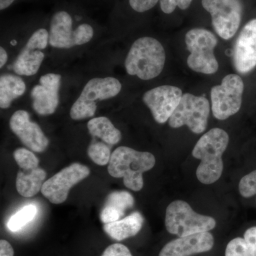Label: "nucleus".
Returning a JSON list of instances; mask_svg holds the SVG:
<instances>
[{
	"label": "nucleus",
	"instance_id": "nucleus-33",
	"mask_svg": "<svg viewBox=\"0 0 256 256\" xmlns=\"http://www.w3.org/2000/svg\"><path fill=\"white\" fill-rule=\"evenodd\" d=\"M8 60V55L6 50L2 46L0 47V68H2Z\"/></svg>",
	"mask_w": 256,
	"mask_h": 256
},
{
	"label": "nucleus",
	"instance_id": "nucleus-34",
	"mask_svg": "<svg viewBox=\"0 0 256 256\" xmlns=\"http://www.w3.org/2000/svg\"><path fill=\"white\" fill-rule=\"evenodd\" d=\"M14 0H0V10H4L9 8L14 2Z\"/></svg>",
	"mask_w": 256,
	"mask_h": 256
},
{
	"label": "nucleus",
	"instance_id": "nucleus-13",
	"mask_svg": "<svg viewBox=\"0 0 256 256\" xmlns=\"http://www.w3.org/2000/svg\"><path fill=\"white\" fill-rule=\"evenodd\" d=\"M233 62L237 72L246 74L256 67V18L244 26L234 48Z\"/></svg>",
	"mask_w": 256,
	"mask_h": 256
},
{
	"label": "nucleus",
	"instance_id": "nucleus-23",
	"mask_svg": "<svg viewBox=\"0 0 256 256\" xmlns=\"http://www.w3.org/2000/svg\"><path fill=\"white\" fill-rule=\"evenodd\" d=\"M134 197L129 192L117 191L112 192L106 198L105 206L112 207L124 216L128 210L134 206Z\"/></svg>",
	"mask_w": 256,
	"mask_h": 256
},
{
	"label": "nucleus",
	"instance_id": "nucleus-21",
	"mask_svg": "<svg viewBox=\"0 0 256 256\" xmlns=\"http://www.w3.org/2000/svg\"><path fill=\"white\" fill-rule=\"evenodd\" d=\"M89 132L94 137L100 138L106 144H118L122 138V134L106 117L95 118L88 122Z\"/></svg>",
	"mask_w": 256,
	"mask_h": 256
},
{
	"label": "nucleus",
	"instance_id": "nucleus-5",
	"mask_svg": "<svg viewBox=\"0 0 256 256\" xmlns=\"http://www.w3.org/2000/svg\"><path fill=\"white\" fill-rule=\"evenodd\" d=\"M186 48L190 54L188 65L194 72L214 74L218 70V64L214 54L216 37L204 28H193L185 36Z\"/></svg>",
	"mask_w": 256,
	"mask_h": 256
},
{
	"label": "nucleus",
	"instance_id": "nucleus-15",
	"mask_svg": "<svg viewBox=\"0 0 256 256\" xmlns=\"http://www.w3.org/2000/svg\"><path fill=\"white\" fill-rule=\"evenodd\" d=\"M60 74H45L40 78V84L32 89V106L38 114L50 116L54 114L60 102Z\"/></svg>",
	"mask_w": 256,
	"mask_h": 256
},
{
	"label": "nucleus",
	"instance_id": "nucleus-3",
	"mask_svg": "<svg viewBox=\"0 0 256 256\" xmlns=\"http://www.w3.org/2000/svg\"><path fill=\"white\" fill-rule=\"evenodd\" d=\"M166 54L162 44L152 37H142L133 43L124 60L126 72L142 80L158 77L164 68Z\"/></svg>",
	"mask_w": 256,
	"mask_h": 256
},
{
	"label": "nucleus",
	"instance_id": "nucleus-24",
	"mask_svg": "<svg viewBox=\"0 0 256 256\" xmlns=\"http://www.w3.org/2000/svg\"><path fill=\"white\" fill-rule=\"evenodd\" d=\"M37 207L33 204L24 206L8 220V226L11 232H18L36 216Z\"/></svg>",
	"mask_w": 256,
	"mask_h": 256
},
{
	"label": "nucleus",
	"instance_id": "nucleus-8",
	"mask_svg": "<svg viewBox=\"0 0 256 256\" xmlns=\"http://www.w3.org/2000/svg\"><path fill=\"white\" fill-rule=\"evenodd\" d=\"M244 90V82L237 74H229L220 85L212 88V110L216 118L224 120L237 114L242 107Z\"/></svg>",
	"mask_w": 256,
	"mask_h": 256
},
{
	"label": "nucleus",
	"instance_id": "nucleus-16",
	"mask_svg": "<svg viewBox=\"0 0 256 256\" xmlns=\"http://www.w3.org/2000/svg\"><path fill=\"white\" fill-rule=\"evenodd\" d=\"M214 238L210 232L178 237L166 244L159 256H190L212 250Z\"/></svg>",
	"mask_w": 256,
	"mask_h": 256
},
{
	"label": "nucleus",
	"instance_id": "nucleus-20",
	"mask_svg": "<svg viewBox=\"0 0 256 256\" xmlns=\"http://www.w3.org/2000/svg\"><path fill=\"white\" fill-rule=\"evenodd\" d=\"M26 90L24 82L12 74H4L0 77V107L6 109L12 101L21 97Z\"/></svg>",
	"mask_w": 256,
	"mask_h": 256
},
{
	"label": "nucleus",
	"instance_id": "nucleus-35",
	"mask_svg": "<svg viewBox=\"0 0 256 256\" xmlns=\"http://www.w3.org/2000/svg\"><path fill=\"white\" fill-rule=\"evenodd\" d=\"M12 44L13 45L16 44V42L15 41H13L11 42Z\"/></svg>",
	"mask_w": 256,
	"mask_h": 256
},
{
	"label": "nucleus",
	"instance_id": "nucleus-12",
	"mask_svg": "<svg viewBox=\"0 0 256 256\" xmlns=\"http://www.w3.org/2000/svg\"><path fill=\"white\" fill-rule=\"evenodd\" d=\"M182 96V92L178 87L161 86L146 92L143 96V101L150 110L154 120L163 124L170 120Z\"/></svg>",
	"mask_w": 256,
	"mask_h": 256
},
{
	"label": "nucleus",
	"instance_id": "nucleus-2",
	"mask_svg": "<svg viewBox=\"0 0 256 256\" xmlns=\"http://www.w3.org/2000/svg\"><path fill=\"white\" fill-rule=\"evenodd\" d=\"M156 162V158L150 152L119 146L111 154L108 170L110 176L124 178L126 188L139 192L144 185L143 173L152 169Z\"/></svg>",
	"mask_w": 256,
	"mask_h": 256
},
{
	"label": "nucleus",
	"instance_id": "nucleus-17",
	"mask_svg": "<svg viewBox=\"0 0 256 256\" xmlns=\"http://www.w3.org/2000/svg\"><path fill=\"white\" fill-rule=\"evenodd\" d=\"M144 220L140 212H133L122 220L106 224L104 229L110 238L120 242L137 235L142 228Z\"/></svg>",
	"mask_w": 256,
	"mask_h": 256
},
{
	"label": "nucleus",
	"instance_id": "nucleus-7",
	"mask_svg": "<svg viewBox=\"0 0 256 256\" xmlns=\"http://www.w3.org/2000/svg\"><path fill=\"white\" fill-rule=\"evenodd\" d=\"M210 114V104L204 96L184 94L176 110L169 120L170 127L178 128L188 126L195 134L206 129Z\"/></svg>",
	"mask_w": 256,
	"mask_h": 256
},
{
	"label": "nucleus",
	"instance_id": "nucleus-9",
	"mask_svg": "<svg viewBox=\"0 0 256 256\" xmlns=\"http://www.w3.org/2000/svg\"><path fill=\"white\" fill-rule=\"evenodd\" d=\"M73 20L68 12L60 11L52 16L50 24V44L57 48H70L85 44L92 40L94 28L88 24L72 30Z\"/></svg>",
	"mask_w": 256,
	"mask_h": 256
},
{
	"label": "nucleus",
	"instance_id": "nucleus-14",
	"mask_svg": "<svg viewBox=\"0 0 256 256\" xmlns=\"http://www.w3.org/2000/svg\"><path fill=\"white\" fill-rule=\"evenodd\" d=\"M10 127L21 142L32 151L42 152L48 148V138L38 124L30 120L26 111H16L10 118Z\"/></svg>",
	"mask_w": 256,
	"mask_h": 256
},
{
	"label": "nucleus",
	"instance_id": "nucleus-30",
	"mask_svg": "<svg viewBox=\"0 0 256 256\" xmlns=\"http://www.w3.org/2000/svg\"><path fill=\"white\" fill-rule=\"evenodd\" d=\"M122 216L120 213L112 207L104 206L100 213V218L101 222L106 224L117 222Z\"/></svg>",
	"mask_w": 256,
	"mask_h": 256
},
{
	"label": "nucleus",
	"instance_id": "nucleus-19",
	"mask_svg": "<svg viewBox=\"0 0 256 256\" xmlns=\"http://www.w3.org/2000/svg\"><path fill=\"white\" fill-rule=\"evenodd\" d=\"M46 172L41 168L18 172L16 180V188L21 196L30 198L42 190Z\"/></svg>",
	"mask_w": 256,
	"mask_h": 256
},
{
	"label": "nucleus",
	"instance_id": "nucleus-10",
	"mask_svg": "<svg viewBox=\"0 0 256 256\" xmlns=\"http://www.w3.org/2000/svg\"><path fill=\"white\" fill-rule=\"evenodd\" d=\"M202 3L212 16L216 32L224 40L232 38L242 22V0H202Z\"/></svg>",
	"mask_w": 256,
	"mask_h": 256
},
{
	"label": "nucleus",
	"instance_id": "nucleus-27",
	"mask_svg": "<svg viewBox=\"0 0 256 256\" xmlns=\"http://www.w3.org/2000/svg\"><path fill=\"white\" fill-rule=\"evenodd\" d=\"M240 195L250 198L256 195V170L242 176L238 184Z\"/></svg>",
	"mask_w": 256,
	"mask_h": 256
},
{
	"label": "nucleus",
	"instance_id": "nucleus-31",
	"mask_svg": "<svg viewBox=\"0 0 256 256\" xmlns=\"http://www.w3.org/2000/svg\"><path fill=\"white\" fill-rule=\"evenodd\" d=\"M160 0H129L130 5L138 12H144L154 8Z\"/></svg>",
	"mask_w": 256,
	"mask_h": 256
},
{
	"label": "nucleus",
	"instance_id": "nucleus-22",
	"mask_svg": "<svg viewBox=\"0 0 256 256\" xmlns=\"http://www.w3.org/2000/svg\"><path fill=\"white\" fill-rule=\"evenodd\" d=\"M225 256H256V226L248 228L244 238L232 239L226 248Z\"/></svg>",
	"mask_w": 256,
	"mask_h": 256
},
{
	"label": "nucleus",
	"instance_id": "nucleus-11",
	"mask_svg": "<svg viewBox=\"0 0 256 256\" xmlns=\"http://www.w3.org/2000/svg\"><path fill=\"white\" fill-rule=\"evenodd\" d=\"M90 174V170L80 163H74L60 170L44 183L42 193L50 203L60 204L68 197L69 191Z\"/></svg>",
	"mask_w": 256,
	"mask_h": 256
},
{
	"label": "nucleus",
	"instance_id": "nucleus-26",
	"mask_svg": "<svg viewBox=\"0 0 256 256\" xmlns=\"http://www.w3.org/2000/svg\"><path fill=\"white\" fill-rule=\"evenodd\" d=\"M16 162L21 169L28 171L38 168V160L32 152L25 148H18L13 154Z\"/></svg>",
	"mask_w": 256,
	"mask_h": 256
},
{
	"label": "nucleus",
	"instance_id": "nucleus-25",
	"mask_svg": "<svg viewBox=\"0 0 256 256\" xmlns=\"http://www.w3.org/2000/svg\"><path fill=\"white\" fill-rule=\"evenodd\" d=\"M88 154L96 164L104 166L110 162V149L105 143L92 142L88 146Z\"/></svg>",
	"mask_w": 256,
	"mask_h": 256
},
{
	"label": "nucleus",
	"instance_id": "nucleus-29",
	"mask_svg": "<svg viewBox=\"0 0 256 256\" xmlns=\"http://www.w3.org/2000/svg\"><path fill=\"white\" fill-rule=\"evenodd\" d=\"M101 256H132L127 246L121 244H114L109 246Z\"/></svg>",
	"mask_w": 256,
	"mask_h": 256
},
{
	"label": "nucleus",
	"instance_id": "nucleus-32",
	"mask_svg": "<svg viewBox=\"0 0 256 256\" xmlns=\"http://www.w3.org/2000/svg\"><path fill=\"white\" fill-rule=\"evenodd\" d=\"M14 252L9 242L2 239L0 240V256H14Z\"/></svg>",
	"mask_w": 256,
	"mask_h": 256
},
{
	"label": "nucleus",
	"instance_id": "nucleus-28",
	"mask_svg": "<svg viewBox=\"0 0 256 256\" xmlns=\"http://www.w3.org/2000/svg\"><path fill=\"white\" fill-rule=\"evenodd\" d=\"M160 8L165 14H171L176 8L186 10L191 4L192 0H160Z\"/></svg>",
	"mask_w": 256,
	"mask_h": 256
},
{
	"label": "nucleus",
	"instance_id": "nucleus-6",
	"mask_svg": "<svg viewBox=\"0 0 256 256\" xmlns=\"http://www.w3.org/2000/svg\"><path fill=\"white\" fill-rule=\"evenodd\" d=\"M122 84L114 77L92 78L82 89L78 98L74 102L70 116L75 120L92 118L97 109L98 100L112 98L118 95Z\"/></svg>",
	"mask_w": 256,
	"mask_h": 256
},
{
	"label": "nucleus",
	"instance_id": "nucleus-1",
	"mask_svg": "<svg viewBox=\"0 0 256 256\" xmlns=\"http://www.w3.org/2000/svg\"><path fill=\"white\" fill-rule=\"evenodd\" d=\"M229 142L228 133L220 128H213L205 133L196 142L192 156L201 160L196 170L198 181L212 184L220 180L224 170L222 156Z\"/></svg>",
	"mask_w": 256,
	"mask_h": 256
},
{
	"label": "nucleus",
	"instance_id": "nucleus-4",
	"mask_svg": "<svg viewBox=\"0 0 256 256\" xmlns=\"http://www.w3.org/2000/svg\"><path fill=\"white\" fill-rule=\"evenodd\" d=\"M216 225L214 218L196 213L188 203L182 200L172 202L166 208V230L178 237L210 232L215 228Z\"/></svg>",
	"mask_w": 256,
	"mask_h": 256
},
{
	"label": "nucleus",
	"instance_id": "nucleus-18",
	"mask_svg": "<svg viewBox=\"0 0 256 256\" xmlns=\"http://www.w3.org/2000/svg\"><path fill=\"white\" fill-rule=\"evenodd\" d=\"M44 57L41 50L26 44L15 60L13 69L18 75L31 76L38 72Z\"/></svg>",
	"mask_w": 256,
	"mask_h": 256
}]
</instances>
